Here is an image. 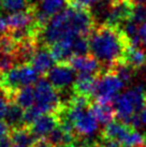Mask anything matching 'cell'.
I'll list each match as a JSON object with an SVG mask.
<instances>
[{
  "label": "cell",
  "mask_w": 146,
  "mask_h": 147,
  "mask_svg": "<svg viewBox=\"0 0 146 147\" xmlns=\"http://www.w3.org/2000/svg\"><path fill=\"white\" fill-rule=\"evenodd\" d=\"M96 21L90 9L67 7L56 14L45 26L38 38L39 45L51 46L65 39H74L77 36L88 37L96 27Z\"/></svg>",
  "instance_id": "obj_1"
},
{
  "label": "cell",
  "mask_w": 146,
  "mask_h": 147,
  "mask_svg": "<svg viewBox=\"0 0 146 147\" xmlns=\"http://www.w3.org/2000/svg\"><path fill=\"white\" fill-rule=\"evenodd\" d=\"M129 39L122 27L107 24L97 25L89 36V53L97 58L104 71L117 62L124 61V56L129 47Z\"/></svg>",
  "instance_id": "obj_2"
},
{
  "label": "cell",
  "mask_w": 146,
  "mask_h": 147,
  "mask_svg": "<svg viewBox=\"0 0 146 147\" xmlns=\"http://www.w3.org/2000/svg\"><path fill=\"white\" fill-rule=\"evenodd\" d=\"M40 78L41 75L30 63L16 65L8 72L2 73L0 78V91L5 98L13 101L18 90L36 84Z\"/></svg>",
  "instance_id": "obj_3"
},
{
  "label": "cell",
  "mask_w": 146,
  "mask_h": 147,
  "mask_svg": "<svg viewBox=\"0 0 146 147\" xmlns=\"http://www.w3.org/2000/svg\"><path fill=\"white\" fill-rule=\"evenodd\" d=\"M36 103L44 113H57L61 109L64 101H61L60 91L57 90L45 76H41L34 84Z\"/></svg>",
  "instance_id": "obj_4"
},
{
  "label": "cell",
  "mask_w": 146,
  "mask_h": 147,
  "mask_svg": "<svg viewBox=\"0 0 146 147\" xmlns=\"http://www.w3.org/2000/svg\"><path fill=\"white\" fill-rule=\"evenodd\" d=\"M125 86L124 82L112 71H104L98 76L95 101L100 103H113L115 97Z\"/></svg>",
  "instance_id": "obj_5"
},
{
  "label": "cell",
  "mask_w": 146,
  "mask_h": 147,
  "mask_svg": "<svg viewBox=\"0 0 146 147\" xmlns=\"http://www.w3.org/2000/svg\"><path fill=\"white\" fill-rule=\"evenodd\" d=\"M77 72L69 62H56L53 68L44 76L59 91H64L68 87H72Z\"/></svg>",
  "instance_id": "obj_6"
},
{
  "label": "cell",
  "mask_w": 146,
  "mask_h": 147,
  "mask_svg": "<svg viewBox=\"0 0 146 147\" xmlns=\"http://www.w3.org/2000/svg\"><path fill=\"white\" fill-rule=\"evenodd\" d=\"M34 3L36 22L43 29L56 14L68 7L67 0H38Z\"/></svg>",
  "instance_id": "obj_7"
},
{
  "label": "cell",
  "mask_w": 146,
  "mask_h": 147,
  "mask_svg": "<svg viewBox=\"0 0 146 147\" xmlns=\"http://www.w3.org/2000/svg\"><path fill=\"white\" fill-rule=\"evenodd\" d=\"M133 8L134 4L130 0H122L115 3L109 4L104 24L115 27H122V25L131 18Z\"/></svg>",
  "instance_id": "obj_8"
},
{
  "label": "cell",
  "mask_w": 146,
  "mask_h": 147,
  "mask_svg": "<svg viewBox=\"0 0 146 147\" xmlns=\"http://www.w3.org/2000/svg\"><path fill=\"white\" fill-rule=\"evenodd\" d=\"M69 63L74 68L76 72L90 73L95 75H100L104 72V68L101 65V62L91 54L73 55L70 58Z\"/></svg>",
  "instance_id": "obj_9"
},
{
  "label": "cell",
  "mask_w": 146,
  "mask_h": 147,
  "mask_svg": "<svg viewBox=\"0 0 146 147\" xmlns=\"http://www.w3.org/2000/svg\"><path fill=\"white\" fill-rule=\"evenodd\" d=\"M98 76L99 75L77 72L76 78H75V81H74L72 87H71L72 94H82V96H87L90 98H95Z\"/></svg>",
  "instance_id": "obj_10"
},
{
  "label": "cell",
  "mask_w": 146,
  "mask_h": 147,
  "mask_svg": "<svg viewBox=\"0 0 146 147\" xmlns=\"http://www.w3.org/2000/svg\"><path fill=\"white\" fill-rule=\"evenodd\" d=\"M59 125V117L56 113H44L36 119V121L28 128L36 139L45 138L52 130Z\"/></svg>",
  "instance_id": "obj_11"
},
{
  "label": "cell",
  "mask_w": 146,
  "mask_h": 147,
  "mask_svg": "<svg viewBox=\"0 0 146 147\" xmlns=\"http://www.w3.org/2000/svg\"><path fill=\"white\" fill-rule=\"evenodd\" d=\"M55 63L56 61L49 51V47L45 45H39V47L36 49V53L30 61V65H32L41 76H44L53 68Z\"/></svg>",
  "instance_id": "obj_12"
},
{
  "label": "cell",
  "mask_w": 146,
  "mask_h": 147,
  "mask_svg": "<svg viewBox=\"0 0 146 147\" xmlns=\"http://www.w3.org/2000/svg\"><path fill=\"white\" fill-rule=\"evenodd\" d=\"M133 129L134 127L122 123V120H119V119L118 120H113V121L106 123L104 126V128L102 129L101 133H100V138L116 140V141H119L122 144L124 141L126 140V138L128 136V134Z\"/></svg>",
  "instance_id": "obj_13"
},
{
  "label": "cell",
  "mask_w": 146,
  "mask_h": 147,
  "mask_svg": "<svg viewBox=\"0 0 146 147\" xmlns=\"http://www.w3.org/2000/svg\"><path fill=\"white\" fill-rule=\"evenodd\" d=\"M5 17H7V22H8L9 25V30L28 27L30 25H32L34 23V21H36V17H34V3L32 2L30 8L25 10V11L10 13Z\"/></svg>",
  "instance_id": "obj_14"
},
{
  "label": "cell",
  "mask_w": 146,
  "mask_h": 147,
  "mask_svg": "<svg viewBox=\"0 0 146 147\" xmlns=\"http://www.w3.org/2000/svg\"><path fill=\"white\" fill-rule=\"evenodd\" d=\"M89 109L98 121L101 123L106 125L116 118V111L113 103H100L93 99Z\"/></svg>",
  "instance_id": "obj_15"
},
{
  "label": "cell",
  "mask_w": 146,
  "mask_h": 147,
  "mask_svg": "<svg viewBox=\"0 0 146 147\" xmlns=\"http://www.w3.org/2000/svg\"><path fill=\"white\" fill-rule=\"evenodd\" d=\"M49 143H52L55 147H67L69 145L76 143V140L78 139L76 135L69 133L64 130L59 125L49 132L45 136Z\"/></svg>",
  "instance_id": "obj_16"
},
{
  "label": "cell",
  "mask_w": 146,
  "mask_h": 147,
  "mask_svg": "<svg viewBox=\"0 0 146 147\" xmlns=\"http://www.w3.org/2000/svg\"><path fill=\"white\" fill-rule=\"evenodd\" d=\"M124 61L135 71L143 69L146 65V49H141L140 46L130 45L125 53Z\"/></svg>",
  "instance_id": "obj_17"
},
{
  "label": "cell",
  "mask_w": 146,
  "mask_h": 147,
  "mask_svg": "<svg viewBox=\"0 0 146 147\" xmlns=\"http://www.w3.org/2000/svg\"><path fill=\"white\" fill-rule=\"evenodd\" d=\"M24 114L25 110L17 103L10 101L8 110L4 116V120L8 123L10 129H16L20 127H25L24 125Z\"/></svg>",
  "instance_id": "obj_18"
},
{
  "label": "cell",
  "mask_w": 146,
  "mask_h": 147,
  "mask_svg": "<svg viewBox=\"0 0 146 147\" xmlns=\"http://www.w3.org/2000/svg\"><path fill=\"white\" fill-rule=\"evenodd\" d=\"M10 136L14 145H22L26 147H33L36 138L30 131L28 127H20L10 130Z\"/></svg>",
  "instance_id": "obj_19"
},
{
  "label": "cell",
  "mask_w": 146,
  "mask_h": 147,
  "mask_svg": "<svg viewBox=\"0 0 146 147\" xmlns=\"http://www.w3.org/2000/svg\"><path fill=\"white\" fill-rule=\"evenodd\" d=\"M13 102L17 103L24 110L32 106L36 103V92H34V87L31 86H26L24 88L20 89L14 96Z\"/></svg>",
  "instance_id": "obj_20"
},
{
  "label": "cell",
  "mask_w": 146,
  "mask_h": 147,
  "mask_svg": "<svg viewBox=\"0 0 146 147\" xmlns=\"http://www.w3.org/2000/svg\"><path fill=\"white\" fill-rule=\"evenodd\" d=\"M109 70L116 74L118 78L124 82L125 85H126V84H129V83L132 81V78H134L135 72H137L132 67H130V65H128V63H126L125 61L117 62L116 65H114L113 67L110 68ZM106 71H107V70H106Z\"/></svg>",
  "instance_id": "obj_21"
},
{
  "label": "cell",
  "mask_w": 146,
  "mask_h": 147,
  "mask_svg": "<svg viewBox=\"0 0 146 147\" xmlns=\"http://www.w3.org/2000/svg\"><path fill=\"white\" fill-rule=\"evenodd\" d=\"M31 4L32 2L30 0H2L1 10L10 14V13L25 11L30 8Z\"/></svg>",
  "instance_id": "obj_22"
},
{
  "label": "cell",
  "mask_w": 146,
  "mask_h": 147,
  "mask_svg": "<svg viewBox=\"0 0 146 147\" xmlns=\"http://www.w3.org/2000/svg\"><path fill=\"white\" fill-rule=\"evenodd\" d=\"M72 49L74 55H86L89 53V38L77 36L72 42Z\"/></svg>",
  "instance_id": "obj_23"
},
{
  "label": "cell",
  "mask_w": 146,
  "mask_h": 147,
  "mask_svg": "<svg viewBox=\"0 0 146 147\" xmlns=\"http://www.w3.org/2000/svg\"><path fill=\"white\" fill-rule=\"evenodd\" d=\"M43 114V112L41 111V109L36 104H33L32 106H30L28 109L25 110L24 114V125L25 127L31 126L36 118H39L41 115Z\"/></svg>",
  "instance_id": "obj_24"
},
{
  "label": "cell",
  "mask_w": 146,
  "mask_h": 147,
  "mask_svg": "<svg viewBox=\"0 0 146 147\" xmlns=\"http://www.w3.org/2000/svg\"><path fill=\"white\" fill-rule=\"evenodd\" d=\"M130 20L138 25L144 24L146 22V4H135Z\"/></svg>",
  "instance_id": "obj_25"
},
{
  "label": "cell",
  "mask_w": 146,
  "mask_h": 147,
  "mask_svg": "<svg viewBox=\"0 0 146 147\" xmlns=\"http://www.w3.org/2000/svg\"><path fill=\"white\" fill-rule=\"evenodd\" d=\"M100 0H67V3L69 7L82 9H90L91 5L98 3Z\"/></svg>",
  "instance_id": "obj_26"
},
{
  "label": "cell",
  "mask_w": 146,
  "mask_h": 147,
  "mask_svg": "<svg viewBox=\"0 0 146 147\" xmlns=\"http://www.w3.org/2000/svg\"><path fill=\"white\" fill-rule=\"evenodd\" d=\"M9 103H10V100L7 99L3 94L0 96V119L4 118L5 116V113H7V110H8Z\"/></svg>",
  "instance_id": "obj_27"
},
{
  "label": "cell",
  "mask_w": 146,
  "mask_h": 147,
  "mask_svg": "<svg viewBox=\"0 0 146 147\" xmlns=\"http://www.w3.org/2000/svg\"><path fill=\"white\" fill-rule=\"evenodd\" d=\"M14 143H13L12 139L9 134H4L2 136H0V147H13Z\"/></svg>",
  "instance_id": "obj_28"
},
{
  "label": "cell",
  "mask_w": 146,
  "mask_h": 147,
  "mask_svg": "<svg viewBox=\"0 0 146 147\" xmlns=\"http://www.w3.org/2000/svg\"><path fill=\"white\" fill-rule=\"evenodd\" d=\"M140 39H141V45L146 49V22L140 26Z\"/></svg>",
  "instance_id": "obj_29"
},
{
  "label": "cell",
  "mask_w": 146,
  "mask_h": 147,
  "mask_svg": "<svg viewBox=\"0 0 146 147\" xmlns=\"http://www.w3.org/2000/svg\"><path fill=\"white\" fill-rule=\"evenodd\" d=\"M9 31V25L7 22V17L0 14V34L7 33Z\"/></svg>",
  "instance_id": "obj_30"
},
{
  "label": "cell",
  "mask_w": 146,
  "mask_h": 147,
  "mask_svg": "<svg viewBox=\"0 0 146 147\" xmlns=\"http://www.w3.org/2000/svg\"><path fill=\"white\" fill-rule=\"evenodd\" d=\"M33 147H55L52 143H49L46 138H39L36 139Z\"/></svg>",
  "instance_id": "obj_31"
},
{
  "label": "cell",
  "mask_w": 146,
  "mask_h": 147,
  "mask_svg": "<svg viewBox=\"0 0 146 147\" xmlns=\"http://www.w3.org/2000/svg\"><path fill=\"white\" fill-rule=\"evenodd\" d=\"M10 127L7 123H5V120H2V119H0V136H2L4 134H9L10 133Z\"/></svg>",
  "instance_id": "obj_32"
},
{
  "label": "cell",
  "mask_w": 146,
  "mask_h": 147,
  "mask_svg": "<svg viewBox=\"0 0 146 147\" xmlns=\"http://www.w3.org/2000/svg\"><path fill=\"white\" fill-rule=\"evenodd\" d=\"M140 118H141L142 123H146V103L144 107L142 109V111L140 112Z\"/></svg>",
  "instance_id": "obj_33"
},
{
  "label": "cell",
  "mask_w": 146,
  "mask_h": 147,
  "mask_svg": "<svg viewBox=\"0 0 146 147\" xmlns=\"http://www.w3.org/2000/svg\"><path fill=\"white\" fill-rule=\"evenodd\" d=\"M132 3L135 4H146V0H130Z\"/></svg>",
  "instance_id": "obj_34"
},
{
  "label": "cell",
  "mask_w": 146,
  "mask_h": 147,
  "mask_svg": "<svg viewBox=\"0 0 146 147\" xmlns=\"http://www.w3.org/2000/svg\"><path fill=\"white\" fill-rule=\"evenodd\" d=\"M107 4H112V3H115V2H118V1H122V0H105Z\"/></svg>",
  "instance_id": "obj_35"
},
{
  "label": "cell",
  "mask_w": 146,
  "mask_h": 147,
  "mask_svg": "<svg viewBox=\"0 0 146 147\" xmlns=\"http://www.w3.org/2000/svg\"><path fill=\"white\" fill-rule=\"evenodd\" d=\"M131 147H146V143L140 144V145H135V146H131Z\"/></svg>",
  "instance_id": "obj_36"
},
{
  "label": "cell",
  "mask_w": 146,
  "mask_h": 147,
  "mask_svg": "<svg viewBox=\"0 0 146 147\" xmlns=\"http://www.w3.org/2000/svg\"><path fill=\"white\" fill-rule=\"evenodd\" d=\"M67 147H81L80 145H77V144H72V145H69V146Z\"/></svg>",
  "instance_id": "obj_37"
},
{
  "label": "cell",
  "mask_w": 146,
  "mask_h": 147,
  "mask_svg": "<svg viewBox=\"0 0 146 147\" xmlns=\"http://www.w3.org/2000/svg\"><path fill=\"white\" fill-rule=\"evenodd\" d=\"M13 147H26V146H22V145H14Z\"/></svg>",
  "instance_id": "obj_38"
},
{
  "label": "cell",
  "mask_w": 146,
  "mask_h": 147,
  "mask_svg": "<svg viewBox=\"0 0 146 147\" xmlns=\"http://www.w3.org/2000/svg\"><path fill=\"white\" fill-rule=\"evenodd\" d=\"M1 4H2V0H0V10H1Z\"/></svg>",
  "instance_id": "obj_39"
},
{
  "label": "cell",
  "mask_w": 146,
  "mask_h": 147,
  "mask_svg": "<svg viewBox=\"0 0 146 147\" xmlns=\"http://www.w3.org/2000/svg\"><path fill=\"white\" fill-rule=\"evenodd\" d=\"M0 54H1V49H0Z\"/></svg>",
  "instance_id": "obj_40"
},
{
  "label": "cell",
  "mask_w": 146,
  "mask_h": 147,
  "mask_svg": "<svg viewBox=\"0 0 146 147\" xmlns=\"http://www.w3.org/2000/svg\"><path fill=\"white\" fill-rule=\"evenodd\" d=\"M145 138H146V134H145Z\"/></svg>",
  "instance_id": "obj_41"
}]
</instances>
